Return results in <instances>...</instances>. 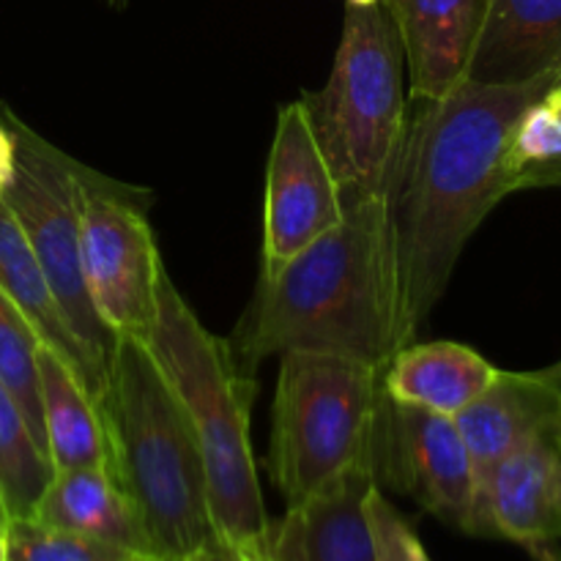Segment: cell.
<instances>
[{
	"label": "cell",
	"mask_w": 561,
	"mask_h": 561,
	"mask_svg": "<svg viewBox=\"0 0 561 561\" xmlns=\"http://www.w3.org/2000/svg\"><path fill=\"white\" fill-rule=\"evenodd\" d=\"M561 77L471 82L420 102L387 186L400 337L414 343L482 219L513 195L504 157L520 113Z\"/></svg>",
	"instance_id": "cell-1"
},
{
	"label": "cell",
	"mask_w": 561,
	"mask_h": 561,
	"mask_svg": "<svg viewBox=\"0 0 561 561\" xmlns=\"http://www.w3.org/2000/svg\"><path fill=\"white\" fill-rule=\"evenodd\" d=\"M236 345L244 367L321 351L387 370L405 348L387 192L345 195V217L329 233L261 277Z\"/></svg>",
	"instance_id": "cell-2"
},
{
	"label": "cell",
	"mask_w": 561,
	"mask_h": 561,
	"mask_svg": "<svg viewBox=\"0 0 561 561\" xmlns=\"http://www.w3.org/2000/svg\"><path fill=\"white\" fill-rule=\"evenodd\" d=\"M93 403L107 471L135 510L148 557L184 561L217 540L195 431L142 340L118 337Z\"/></svg>",
	"instance_id": "cell-3"
},
{
	"label": "cell",
	"mask_w": 561,
	"mask_h": 561,
	"mask_svg": "<svg viewBox=\"0 0 561 561\" xmlns=\"http://www.w3.org/2000/svg\"><path fill=\"white\" fill-rule=\"evenodd\" d=\"M142 343L179 394L201 447L214 535L239 557L272 559V520L250 442L255 381L233 348L208 332L164 268L157 323Z\"/></svg>",
	"instance_id": "cell-4"
},
{
	"label": "cell",
	"mask_w": 561,
	"mask_h": 561,
	"mask_svg": "<svg viewBox=\"0 0 561 561\" xmlns=\"http://www.w3.org/2000/svg\"><path fill=\"white\" fill-rule=\"evenodd\" d=\"M403 77V47L387 3L348 5L329 82L299 99L345 195L387 192L409 126Z\"/></svg>",
	"instance_id": "cell-5"
},
{
	"label": "cell",
	"mask_w": 561,
	"mask_h": 561,
	"mask_svg": "<svg viewBox=\"0 0 561 561\" xmlns=\"http://www.w3.org/2000/svg\"><path fill=\"white\" fill-rule=\"evenodd\" d=\"M387 405L383 370L321 351H285L266 469L299 504L362 460H376Z\"/></svg>",
	"instance_id": "cell-6"
},
{
	"label": "cell",
	"mask_w": 561,
	"mask_h": 561,
	"mask_svg": "<svg viewBox=\"0 0 561 561\" xmlns=\"http://www.w3.org/2000/svg\"><path fill=\"white\" fill-rule=\"evenodd\" d=\"M0 113L16 140L14 179L0 201L25 233L66 321L75 329L104 387L118 337L93 310L82 274V195L91 170L49 146L14 113Z\"/></svg>",
	"instance_id": "cell-7"
},
{
	"label": "cell",
	"mask_w": 561,
	"mask_h": 561,
	"mask_svg": "<svg viewBox=\"0 0 561 561\" xmlns=\"http://www.w3.org/2000/svg\"><path fill=\"white\" fill-rule=\"evenodd\" d=\"M82 274L93 310L115 337L151 334L164 274L157 239L124 186L93 170L82 195Z\"/></svg>",
	"instance_id": "cell-8"
},
{
	"label": "cell",
	"mask_w": 561,
	"mask_h": 561,
	"mask_svg": "<svg viewBox=\"0 0 561 561\" xmlns=\"http://www.w3.org/2000/svg\"><path fill=\"white\" fill-rule=\"evenodd\" d=\"M414 499L453 529L477 535V477L453 416L387 398L378 442V485Z\"/></svg>",
	"instance_id": "cell-9"
},
{
	"label": "cell",
	"mask_w": 561,
	"mask_h": 561,
	"mask_svg": "<svg viewBox=\"0 0 561 561\" xmlns=\"http://www.w3.org/2000/svg\"><path fill=\"white\" fill-rule=\"evenodd\" d=\"M345 217V192L318 148L301 102L277 113L266 168L263 277L277 274L305 247Z\"/></svg>",
	"instance_id": "cell-10"
},
{
	"label": "cell",
	"mask_w": 561,
	"mask_h": 561,
	"mask_svg": "<svg viewBox=\"0 0 561 561\" xmlns=\"http://www.w3.org/2000/svg\"><path fill=\"white\" fill-rule=\"evenodd\" d=\"M480 537L524 548L561 540V420L493 469L480 499Z\"/></svg>",
	"instance_id": "cell-11"
},
{
	"label": "cell",
	"mask_w": 561,
	"mask_h": 561,
	"mask_svg": "<svg viewBox=\"0 0 561 561\" xmlns=\"http://www.w3.org/2000/svg\"><path fill=\"white\" fill-rule=\"evenodd\" d=\"M378 482L376 460H362L272 524V561H376L365 496Z\"/></svg>",
	"instance_id": "cell-12"
},
{
	"label": "cell",
	"mask_w": 561,
	"mask_h": 561,
	"mask_svg": "<svg viewBox=\"0 0 561 561\" xmlns=\"http://www.w3.org/2000/svg\"><path fill=\"white\" fill-rule=\"evenodd\" d=\"M398 27L414 102H438L469 80L482 0H383Z\"/></svg>",
	"instance_id": "cell-13"
},
{
	"label": "cell",
	"mask_w": 561,
	"mask_h": 561,
	"mask_svg": "<svg viewBox=\"0 0 561 561\" xmlns=\"http://www.w3.org/2000/svg\"><path fill=\"white\" fill-rule=\"evenodd\" d=\"M561 420V394L540 373L499 370L485 392L466 405L455 422L471 455L477 477V537L480 499L493 469L529 438Z\"/></svg>",
	"instance_id": "cell-14"
},
{
	"label": "cell",
	"mask_w": 561,
	"mask_h": 561,
	"mask_svg": "<svg viewBox=\"0 0 561 561\" xmlns=\"http://www.w3.org/2000/svg\"><path fill=\"white\" fill-rule=\"evenodd\" d=\"M561 71V0H482L471 82H529Z\"/></svg>",
	"instance_id": "cell-15"
},
{
	"label": "cell",
	"mask_w": 561,
	"mask_h": 561,
	"mask_svg": "<svg viewBox=\"0 0 561 561\" xmlns=\"http://www.w3.org/2000/svg\"><path fill=\"white\" fill-rule=\"evenodd\" d=\"M496 373L499 367L469 345L447 340L427 345L411 343L389 359L383 389L392 403L414 405L455 420L485 392Z\"/></svg>",
	"instance_id": "cell-16"
},
{
	"label": "cell",
	"mask_w": 561,
	"mask_h": 561,
	"mask_svg": "<svg viewBox=\"0 0 561 561\" xmlns=\"http://www.w3.org/2000/svg\"><path fill=\"white\" fill-rule=\"evenodd\" d=\"M0 290L25 316V321L31 323L42 345L64 356L80 373L82 383L91 392V398L96 400V394L102 392V378L93 370L85 348H82L75 329L66 321L42 266H38L31 244H27L25 233L16 225V219L11 217L9 208L3 206V201H0Z\"/></svg>",
	"instance_id": "cell-17"
},
{
	"label": "cell",
	"mask_w": 561,
	"mask_h": 561,
	"mask_svg": "<svg viewBox=\"0 0 561 561\" xmlns=\"http://www.w3.org/2000/svg\"><path fill=\"white\" fill-rule=\"evenodd\" d=\"M38 398H42L44 444L53 471L107 469V442L96 403L80 373L47 345H38Z\"/></svg>",
	"instance_id": "cell-18"
},
{
	"label": "cell",
	"mask_w": 561,
	"mask_h": 561,
	"mask_svg": "<svg viewBox=\"0 0 561 561\" xmlns=\"http://www.w3.org/2000/svg\"><path fill=\"white\" fill-rule=\"evenodd\" d=\"M31 518L55 529L135 548L148 557L135 510L104 466L55 471Z\"/></svg>",
	"instance_id": "cell-19"
},
{
	"label": "cell",
	"mask_w": 561,
	"mask_h": 561,
	"mask_svg": "<svg viewBox=\"0 0 561 561\" xmlns=\"http://www.w3.org/2000/svg\"><path fill=\"white\" fill-rule=\"evenodd\" d=\"M53 463L38 447L14 394L0 381V518H31L44 488L53 480Z\"/></svg>",
	"instance_id": "cell-20"
},
{
	"label": "cell",
	"mask_w": 561,
	"mask_h": 561,
	"mask_svg": "<svg viewBox=\"0 0 561 561\" xmlns=\"http://www.w3.org/2000/svg\"><path fill=\"white\" fill-rule=\"evenodd\" d=\"M504 170L513 192L561 186V77L520 113Z\"/></svg>",
	"instance_id": "cell-21"
},
{
	"label": "cell",
	"mask_w": 561,
	"mask_h": 561,
	"mask_svg": "<svg viewBox=\"0 0 561 561\" xmlns=\"http://www.w3.org/2000/svg\"><path fill=\"white\" fill-rule=\"evenodd\" d=\"M3 537L9 561H153L135 548L55 529L36 518L5 520Z\"/></svg>",
	"instance_id": "cell-22"
},
{
	"label": "cell",
	"mask_w": 561,
	"mask_h": 561,
	"mask_svg": "<svg viewBox=\"0 0 561 561\" xmlns=\"http://www.w3.org/2000/svg\"><path fill=\"white\" fill-rule=\"evenodd\" d=\"M38 345H42V340L36 337L31 323L11 305L9 296L0 290V381L14 394L27 425H31V433L36 436L38 447L47 453V444H44L42 398H38Z\"/></svg>",
	"instance_id": "cell-23"
},
{
	"label": "cell",
	"mask_w": 561,
	"mask_h": 561,
	"mask_svg": "<svg viewBox=\"0 0 561 561\" xmlns=\"http://www.w3.org/2000/svg\"><path fill=\"white\" fill-rule=\"evenodd\" d=\"M365 515L373 531L376 561H431L416 531L411 529L403 513L389 502L378 482L367 491Z\"/></svg>",
	"instance_id": "cell-24"
},
{
	"label": "cell",
	"mask_w": 561,
	"mask_h": 561,
	"mask_svg": "<svg viewBox=\"0 0 561 561\" xmlns=\"http://www.w3.org/2000/svg\"><path fill=\"white\" fill-rule=\"evenodd\" d=\"M16 168V140L14 131L5 121H0V195L5 192V186L14 179Z\"/></svg>",
	"instance_id": "cell-25"
},
{
	"label": "cell",
	"mask_w": 561,
	"mask_h": 561,
	"mask_svg": "<svg viewBox=\"0 0 561 561\" xmlns=\"http://www.w3.org/2000/svg\"><path fill=\"white\" fill-rule=\"evenodd\" d=\"M184 561H239V559H236V553L230 551L228 546H222L219 540H214V542H208L206 548H201V551H195L190 559H184Z\"/></svg>",
	"instance_id": "cell-26"
},
{
	"label": "cell",
	"mask_w": 561,
	"mask_h": 561,
	"mask_svg": "<svg viewBox=\"0 0 561 561\" xmlns=\"http://www.w3.org/2000/svg\"><path fill=\"white\" fill-rule=\"evenodd\" d=\"M526 551L531 553L535 561H561L557 542H531V546H526Z\"/></svg>",
	"instance_id": "cell-27"
},
{
	"label": "cell",
	"mask_w": 561,
	"mask_h": 561,
	"mask_svg": "<svg viewBox=\"0 0 561 561\" xmlns=\"http://www.w3.org/2000/svg\"><path fill=\"white\" fill-rule=\"evenodd\" d=\"M537 373H540V378H546V381L561 394V362H557V365H551V367H542V370H537Z\"/></svg>",
	"instance_id": "cell-28"
},
{
	"label": "cell",
	"mask_w": 561,
	"mask_h": 561,
	"mask_svg": "<svg viewBox=\"0 0 561 561\" xmlns=\"http://www.w3.org/2000/svg\"><path fill=\"white\" fill-rule=\"evenodd\" d=\"M0 561H9V559H5V537H3V529H0Z\"/></svg>",
	"instance_id": "cell-29"
},
{
	"label": "cell",
	"mask_w": 561,
	"mask_h": 561,
	"mask_svg": "<svg viewBox=\"0 0 561 561\" xmlns=\"http://www.w3.org/2000/svg\"><path fill=\"white\" fill-rule=\"evenodd\" d=\"M351 5H373V3H378V0H348Z\"/></svg>",
	"instance_id": "cell-30"
},
{
	"label": "cell",
	"mask_w": 561,
	"mask_h": 561,
	"mask_svg": "<svg viewBox=\"0 0 561 561\" xmlns=\"http://www.w3.org/2000/svg\"><path fill=\"white\" fill-rule=\"evenodd\" d=\"M236 559H239V561H272V559H250V557H239V553H236Z\"/></svg>",
	"instance_id": "cell-31"
},
{
	"label": "cell",
	"mask_w": 561,
	"mask_h": 561,
	"mask_svg": "<svg viewBox=\"0 0 561 561\" xmlns=\"http://www.w3.org/2000/svg\"><path fill=\"white\" fill-rule=\"evenodd\" d=\"M107 3H110V5H124L126 0H107Z\"/></svg>",
	"instance_id": "cell-32"
},
{
	"label": "cell",
	"mask_w": 561,
	"mask_h": 561,
	"mask_svg": "<svg viewBox=\"0 0 561 561\" xmlns=\"http://www.w3.org/2000/svg\"><path fill=\"white\" fill-rule=\"evenodd\" d=\"M0 526H3V518H0Z\"/></svg>",
	"instance_id": "cell-33"
},
{
	"label": "cell",
	"mask_w": 561,
	"mask_h": 561,
	"mask_svg": "<svg viewBox=\"0 0 561 561\" xmlns=\"http://www.w3.org/2000/svg\"><path fill=\"white\" fill-rule=\"evenodd\" d=\"M0 529H3V526H0Z\"/></svg>",
	"instance_id": "cell-34"
},
{
	"label": "cell",
	"mask_w": 561,
	"mask_h": 561,
	"mask_svg": "<svg viewBox=\"0 0 561 561\" xmlns=\"http://www.w3.org/2000/svg\"><path fill=\"white\" fill-rule=\"evenodd\" d=\"M153 561H157V559H153Z\"/></svg>",
	"instance_id": "cell-35"
}]
</instances>
